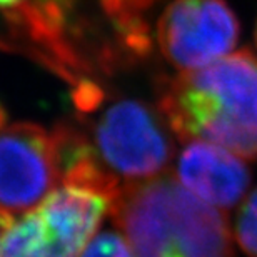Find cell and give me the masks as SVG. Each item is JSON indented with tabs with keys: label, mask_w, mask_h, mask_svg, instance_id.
I'll return each instance as SVG.
<instances>
[{
	"label": "cell",
	"mask_w": 257,
	"mask_h": 257,
	"mask_svg": "<svg viewBox=\"0 0 257 257\" xmlns=\"http://www.w3.org/2000/svg\"><path fill=\"white\" fill-rule=\"evenodd\" d=\"M115 200L94 187L62 182L4 235L0 257H79Z\"/></svg>",
	"instance_id": "cell-4"
},
{
	"label": "cell",
	"mask_w": 257,
	"mask_h": 257,
	"mask_svg": "<svg viewBox=\"0 0 257 257\" xmlns=\"http://www.w3.org/2000/svg\"><path fill=\"white\" fill-rule=\"evenodd\" d=\"M110 214L132 257H234L222 210L167 174L125 186Z\"/></svg>",
	"instance_id": "cell-2"
},
{
	"label": "cell",
	"mask_w": 257,
	"mask_h": 257,
	"mask_svg": "<svg viewBox=\"0 0 257 257\" xmlns=\"http://www.w3.org/2000/svg\"><path fill=\"white\" fill-rule=\"evenodd\" d=\"M240 25L225 0H172L157 20V42L167 62L195 70L225 57Z\"/></svg>",
	"instance_id": "cell-6"
},
{
	"label": "cell",
	"mask_w": 257,
	"mask_h": 257,
	"mask_svg": "<svg viewBox=\"0 0 257 257\" xmlns=\"http://www.w3.org/2000/svg\"><path fill=\"white\" fill-rule=\"evenodd\" d=\"M0 49H4V44L2 42H0Z\"/></svg>",
	"instance_id": "cell-13"
},
{
	"label": "cell",
	"mask_w": 257,
	"mask_h": 257,
	"mask_svg": "<svg viewBox=\"0 0 257 257\" xmlns=\"http://www.w3.org/2000/svg\"><path fill=\"white\" fill-rule=\"evenodd\" d=\"M79 257H132V252L122 234L102 230L89 240Z\"/></svg>",
	"instance_id": "cell-10"
},
{
	"label": "cell",
	"mask_w": 257,
	"mask_h": 257,
	"mask_svg": "<svg viewBox=\"0 0 257 257\" xmlns=\"http://www.w3.org/2000/svg\"><path fill=\"white\" fill-rule=\"evenodd\" d=\"M75 109L80 115L97 114L82 132L95 161L124 187L167 174L176 136L159 109L137 99L107 100L102 89Z\"/></svg>",
	"instance_id": "cell-3"
},
{
	"label": "cell",
	"mask_w": 257,
	"mask_h": 257,
	"mask_svg": "<svg viewBox=\"0 0 257 257\" xmlns=\"http://www.w3.org/2000/svg\"><path fill=\"white\" fill-rule=\"evenodd\" d=\"M80 4L82 0H0V17L45 64L77 84L92 67L84 30L77 24Z\"/></svg>",
	"instance_id": "cell-7"
},
{
	"label": "cell",
	"mask_w": 257,
	"mask_h": 257,
	"mask_svg": "<svg viewBox=\"0 0 257 257\" xmlns=\"http://www.w3.org/2000/svg\"><path fill=\"white\" fill-rule=\"evenodd\" d=\"M234 239L247 257H257V189L244 199L234 222Z\"/></svg>",
	"instance_id": "cell-9"
},
{
	"label": "cell",
	"mask_w": 257,
	"mask_h": 257,
	"mask_svg": "<svg viewBox=\"0 0 257 257\" xmlns=\"http://www.w3.org/2000/svg\"><path fill=\"white\" fill-rule=\"evenodd\" d=\"M255 45H257V27H255Z\"/></svg>",
	"instance_id": "cell-12"
},
{
	"label": "cell",
	"mask_w": 257,
	"mask_h": 257,
	"mask_svg": "<svg viewBox=\"0 0 257 257\" xmlns=\"http://www.w3.org/2000/svg\"><path fill=\"white\" fill-rule=\"evenodd\" d=\"M54 131L32 122L0 128V212L9 217L37 209L60 186Z\"/></svg>",
	"instance_id": "cell-5"
},
{
	"label": "cell",
	"mask_w": 257,
	"mask_h": 257,
	"mask_svg": "<svg viewBox=\"0 0 257 257\" xmlns=\"http://www.w3.org/2000/svg\"><path fill=\"white\" fill-rule=\"evenodd\" d=\"M159 110L181 142L257 157V55L249 49L162 82Z\"/></svg>",
	"instance_id": "cell-1"
},
{
	"label": "cell",
	"mask_w": 257,
	"mask_h": 257,
	"mask_svg": "<svg viewBox=\"0 0 257 257\" xmlns=\"http://www.w3.org/2000/svg\"><path fill=\"white\" fill-rule=\"evenodd\" d=\"M176 179L197 199L220 210H229L247 194L250 171L242 157L227 149L191 141L179 154Z\"/></svg>",
	"instance_id": "cell-8"
},
{
	"label": "cell",
	"mask_w": 257,
	"mask_h": 257,
	"mask_svg": "<svg viewBox=\"0 0 257 257\" xmlns=\"http://www.w3.org/2000/svg\"><path fill=\"white\" fill-rule=\"evenodd\" d=\"M14 220H15V219L9 217V215H5V214L0 212V247H2L4 235H5V232H7V229L10 227V225H12Z\"/></svg>",
	"instance_id": "cell-11"
}]
</instances>
